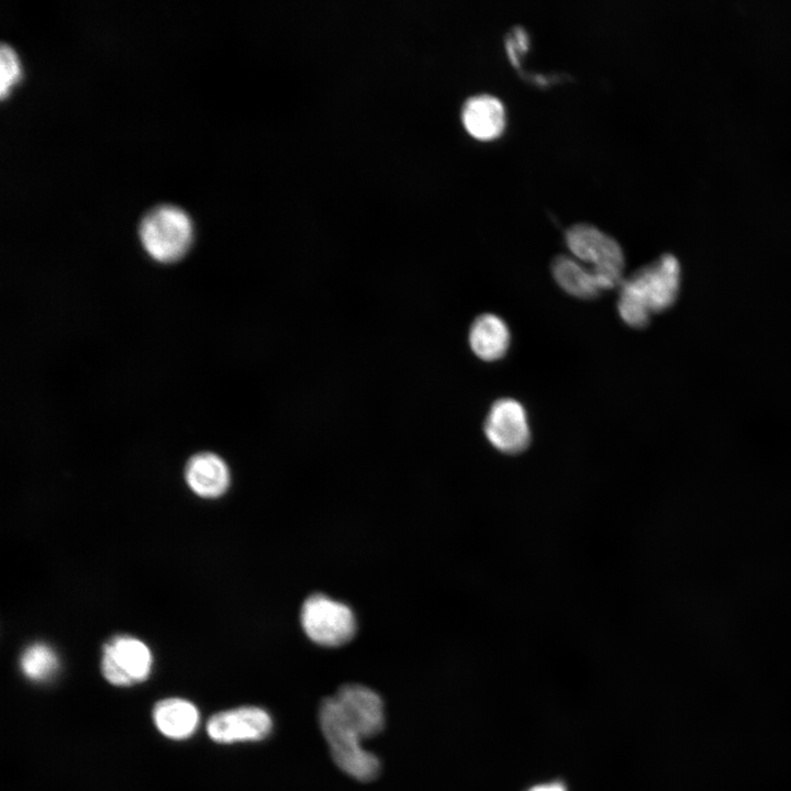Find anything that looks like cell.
Here are the masks:
<instances>
[{
	"label": "cell",
	"instance_id": "15",
	"mask_svg": "<svg viewBox=\"0 0 791 791\" xmlns=\"http://www.w3.org/2000/svg\"><path fill=\"white\" fill-rule=\"evenodd\" d=\"M20 666L29 679L44 681L57 670L58 660L54 650L43 643L29 646L22 654Z\"/></svg>",
	"mask_w": 791,
	"mask_h": 791
},
{
	"label": "cell",
	"instance_id": "12",
	"mask_svg": "<svg viewBox=\"0 0 791 791\" xmlns=\"http://www.w3.org/2000/svg\"><path fill=\"white\" fill-rule=\"evenodd\" d=\"M510 342L511 334L506 323L495 314H481L470 326L469 345L471 350L484 361L501 359L506 354Z\"/></svg>",
	"mask_w": 791,
	"mask_h": 791
},
{
	"label": "cell",
	"instance_id": "3",
	"mask_svg": "<svg viewBox=\"0 0 791 791\" xmlns=\"http://www.w3.org/2000/svg\"><path fill=\"white\" fill-rule=\"evenodd\" d=\"M141 244L147 255L163 264L180 259L193 238V226L188 213L169 203L149 209L138 225Z\"/></svg>",
	"mask_w": 791,
	"mask_h": 791
},
{
	"label": "cell",
	"instance_id": "4",
	"mask_svg": "<svg viewBox=\"0 0 791 791\" xmlns=\"http://www.w3.org/2000/svg\"><path fill=\"white\" fill-rule=\"evenodd\" d=\"M565 241L579 260L592 265L603 290L621 285L624 253L615 238L592 224L577 223L568 227Z\"/></svg>",
	"mask_w": 791,
	"mask_h": 791
},
{
	"label": "cell",
	"instance_id": "17",
	"mask_svg": "<svg viewBox=\"0 0 791 791\" xmlns=\"http://www.w3.org/2000/svg\"><path fill=\"white\" fill-rule=\"evenodd\" d=\"M527 791H567L564 783L558 781L545 782L530 788Z\"/></svg>",
	"mask_w": 791,
	"mask_h": 791
},
{
	"label": "cell",
	"instance_id": "14",
	"mask_svg": "<svg viewBox=\"0 0 791 791\" xmlns=\"http://www.w3.org/2000/svg\"><path fill=\"white\" fill-rule=\"evenodd\" d=\"M552 274L559 287L576 298L594 299L604 291L594 271L570 256L555 257Z\"/></svg>",
	"mask_w": 791,
	"mask_h": 791
},
{
	"label": "cell",
	"instance_id": "1",
	"mask_svg": "<svg viewBox=\"0 0 791 791\" xmlns=\"http://www.w3.org/2000/svg\"><path fill=\"white\" fill-rule=\"evenodd\" d=\"M681 282L678 259L671 254L640 267L620 285L617 310L628 326L642 328L650 316L670 308Z\"/></svg>",
	"mask_w": 791,
	"mask_h": 791
},
{
	"label": "cell",
	"instance_id": "5",
	"mask_svg": "<svg viewBox=\"0 0 791 791\" xmlns=\"http://www.w3.org/2000/svg\"><path fill=\"white\" fill-rule=\"evenodd\" d=\"M300 621L307 636L326 647L342 646L356 633V619L350 608L321 593L307 598Z\"/></svg>",
	"mask_w": 791,
	"mask_h": 791
},
{
	"label": "cell",
	"instance_id": "6",
	"mask_svg": "<svg viewBox=\"0 0 791 791\" xmlns=\"http://www.w3.org/2000/svg\"><path fill=\"white\" fill-rule=\"evenodd\" d=\"M483 433L493 448L505 455L524 452L531 442V428L524 406L515 399L494 401L483 423Z\"/></svg>",
	"mask_w": 791,
	"mask_h": 791
},
{
	"label": "cell",
	"instance_id": "10",
	"mask_svg": "<svg viewBox=\"0 0 791 791\" xmlns=\"http://www.w3.org/2000/svg\"><path fill=\"white\" fill-rule=\"evenodd\" d=\"M461 120L467 132L474 137L482 141L493 140L505 127V108L497 96L478 93L464 103Z\"/></svg>",
	"mask_w": 791,
	"mask_h": 791
},
{
	"label": "cell",
	"instance_id": "13",
	"mask_svg": "<svg viewBox=\"0 0 791 791\" xmlns=\"http://www.w3.org/2000/svg\"><path fill=\"white\" fill-rule=\"evenodd\" d=\"M153 720L158 731L166 737L183 739L196 731L199 712L191 702L170 698L156 703Z\"/></svg>",
	"mask_w": 791,
	"mask_h": 791
},
{
	"label": "cell",
	"instance_id": "9",
	"mask_svg": "<svg viewBox=\"0 0 791 791\" xmlns=\"http://www.w3.org/2000/svg\"><path fill=\"white\" fill-rule=\"evenodd\" d=\"M333 699L363 739L374 737L382 731L383 702L374 690L363 684H345L337 690Z\"/></svg>",
	"mask_w": 791,
	"mask_h": 791
},
{
	"label": "cell",
	"instance_id": "16",
	"mask_svg": "<svg viewBox=\"0 0 791 791\" xmlns=\"http://www.w3.org/2000/svg\"><path fill=\"white\" fill-rule=\"evenodd\" d=\"M21 67L14 49L7 43L0 45V96L4 98L20 78Z\"/></svg>",
	"mask_w": 791,
	"mask_h": 791
},
{
	"label": "cell",
	"instance_id": "8",
	"mask_svg": "<svg viewBox=\"0 0 791 791\" xmlns=\"http://www.w3.org/2000/svg\"><path fill=\"white\" fill-rule=\"evenodd\" d=\"M272 727L270 715L257 706H242L219 712L207 723L211 739L221 744L256 742L269 735Z\"/></svg>",
	"mask_w": 791,
	"mask_h": 791
},
{
	"label": "cell",
	"instance_id": "11",
	"mask_svg": "<svg viewBox=\"0 0 791 791\" xmlns=\"http://www.w3.org/2000/svg\"><path fill=\"white\" fill-rule=\"evenodd\" d=\"M185 477L190 489L207 499L221 497L230 486L226 464L212 453H199L192 456L187 463Z\"/></svg>",
	"mask_w": 791,
	"mask_h": 791
},
{
	"label": "cell",
	"instance_id": "2",
	"mask_svg": "<svg viewBox=\"0 0 791 791\" xmlns=\"http://www.w3.org/2000/svg\"><path fill=\"white\" fill-rule=\"evenodd\" d=\"M319 723L333 760L342 771L359 781H371L380 772L378 758L365 750L359 734L346 721L333 697L319 708Z\"/></svg>",
	"mask_w": 791,
	"mask_h": 791
},
{
	"label": "cell",
	"instance_id": "7",
	"mask_svg": "<svg viewBox=\"0 0 791 791\" xmlns=\"http://www.w3.org/2000/svg\"><path fill=\"white\" fill-rule=\"evenodd\" d=\"M152 662V653L142 640L115 636L103 647L101 671L111 684L126 687L144 681L151 673Z\"/></svg>",
	"mask_w": 791,
	"mask_h": 791
}]
</instances>
